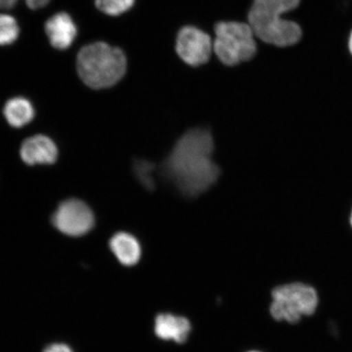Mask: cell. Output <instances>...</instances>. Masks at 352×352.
Segmentation results:
<instances>
[{
  "label": "cell",
  "instance_id": "1",
  "mask_svg": "<svg viewBox=\"0 0 352 352\" xmlns=\"http://www.w3.org/2000/svg\"><path fill=\"white\" fill-rule=\"evenodd\" d=\"M213 135L205 129L186 132L161 166L162 174L182 195L196 197L217 182L220 170L213 160Z\"/></svg>",
  "mask_w": 352,
  "mask_h": 352
},
{
  "label": "cell",
  "instance_id": "2",
  "mask_svg": "<svg viewBox=\"0 0 352 352\" xmlns=\"http://www.w3.org/2000/svg\"><path fill=\"white\" fill-rule=\"evenodd\" d=\"M300 0H254L249 22L254 35L263 42L278 47L297 43L302 30L296 22L281 16L298 6Z\"/></svg>",
  "mask_w": 352,
  "mask_h": 352
},
{
  "label": "cell",
  "instance_id": "3",
  "mask_svg": "<svg viewBox=\"0 0 352 352\" xmlns=\"http://www.w3.org/2000/svg\"><path fill=\"white\" fill-rule=\"evenodd\" d=\"M79 77L94 89L116 85L126 73V59L120 48L98 42L83 47L77 57Z\"/></svg>",
  "mask_w": 352,
  "mask_h": 352
},
{
  "label": "cell",
  "instance_id": "4",
  "mask_svg": "<svg viewBox=\"0 0 352 352\" xmlns=\"http://www.w3.org/2000/svg\"><path fill=\"white\" fill-rule=\"evenodd\" d=\"M271 296L270 315L279 322L298 323L302 316L314 314L319 303L316 290L300 283L276 286L272 289Z\"/></svg>",
  "mask_w": 352,
  "mask_h": 352
},
{
  "label": "cell",
  "instance_id": "5",
  "mask_svg": "<svg viewBox=\"0 0 352 352\" xmlns=\"http://www.w3.org/2000/svg\"><path fill=\"white\" fill-rule=\"evenodd\" d=\"M214 50L226 65H235L253 58L256 54L254 33L250 25L220 22L215 28Z\"/></svg>",
  "mask_w": 352,
  "mask_h": 352
},
{
  "label": "cell",
  "instance_id": "6",
  "mask_svg": "<svg viewBox=\"0 0 352 352\" xmlns=\"http://www.w3.org/2000/svg\"><path fill=\"white\" fill-rule=\"evenodd\" d=\"M52 222L64 234L80 236L91 230L95 219L94 213L85 202L69 199L58 206L52 215Z\"/></svg>",
  "mask_w": 352,
  "mask_h": 352
},
{
  "label": "cell",
  "instance_id": "7",
  "mask_svg": "<svg viewBox=\"0 0 352 352\" xmlns=\"http://www.w3.org/2000/svg\"><path fill=\"white\" fill-rule=\"evenodd\" d=\"M212 47L209 35L192 26L182 28L176 41V52L180 58L192 66L208 63Z\"/></svg>",
  "mask_w": 352,
  "mask_h": 352
},
{
  "label": "cell",
  "instance_id": "8",
  "mask_svg": "<svg viewBox=\"0 0 352 352\" xmlns=\"http://www.w3.org/2000/svg\"><path fill=\"white\" fill-rule=\"evenodd\" d=\"M153 331L157 338L164 341H173L183 344L188 340L192 324L186 316L173 314H160L154 319Z\"/></svg>",
  "mask_w": 352,
  "mask_h": 352
},
{
  "label": "cell",
  "instance_id": "9",
  "mask_svg": "<svg viewBox=\"0 0 352 352\" xmlns=\"http://www.w3.org/2000/svg\"><path fill=\"white\" fill-rule=\"evenodd\" d=\"M20 153L21 160L28 165L54 164L58 157V149L50 138L38 135L22 143Z\"/></svg>",
  "mask_w": 352,
  "mask_h": 352
},
{
  "label": "cell",
  "instance_id": "10",
  "mask_svg": "<svg viewBox=\"0 0 352 352\" xmlns=\"http://www.w3.org/2000/svg\"><path fill=\"white\" fill-rule=\"evenodd\" d=\"M45 32L52 47L65 50L72 46L76 39L77 28L68 13L58 12L47 21Z\"/></svg>",
  "mask_w": 352,
  "mask_h": 352
},
{
  "label": "cell",
  "instance_id": "11",
  "mask_svg": "<svg viewBox=\"0 0 352 352\" xmlns=\"http://www.w3.org/2000/svg\"><path fill=\"white\" fill-rule=\"evenodd\" d=\"M109 248L118 261L126 267L135 265L142 258V245L130 233H116L109 241Z\"/></svg>",
  "mask_w": 352,
  "mask_h": 352
},
{
  "label": "cell",
  "instance_id": "12",
  "mask_svg": "<svg viewBox=\"0 0 352 352\" xmlns=\"http://www.w3.org/2000/svg\"><path fill=\"white\" fill-rule=\"evenodd\" d=\"M3 114L12 126L19 129L33 120L34 109L28 99L15 98L8 101Z\"/></svg>",
  "mask_w": 352,
  "mask_h": 352
},
{
  "label": "cell",
  "instance_id": "13",
  "mask_svg": "<svg viewBox=\"0 0 352 352\" xmlns=\"http://www.w3.org/2000/svg\"><path fill=\"white\" fill-rule=\"evenodd\" d=\"M20 29L14 17L0 14V45H10L19 38Z\"/></svg>",
  "mask_w": 352,
  "mask_h": 352
},
{
  "label": "cell",
  "instance_id": "14",
  "mask_svg": "<svg viewBox=\"0 0 352 352\" xmlns=\"http://www.w3.org/2000/svg\"><path fill=\"white\" fill-rule=\"evenodd\" d=\"M135 0H95L96 7L109 16H120L133 6Z\"/></svg>",
  "mask_w": 352,
  "mask_h": 352
},
{
  "label": "cell",
  "instance_id": "15",
  "mask_svg": "<svg viewBox=\"0 0 352 352\" xmlns=\"http://www.w3.org/2000/svg\"><path fill=\"white\" fill-rule=\"evenodd\" d=\"M134 173L139 182L145 188L151 190L154 188L153 170L154 165L145 160H136L134 164Z\"/></svg>",
  "mask_w": 352,
  "mask_h": 352
},
{
  "label": "cell",
  "instance_id": "16",
  "mask_svg": "<svg viewBox=\"0 0 352 352\" xmlns=\"http://www.w3.org/2000/svg\"><path fill=\"white\" fill-rule=\"evenodd\" d=\"M19 0H0V10H11ZM30 10H38L45 7L50 0H25Z\"/></svg>",
  "mask_w": 352,
  "mask_h": 352
},
{
  "label": "cell",
  "instance_id": "17",
  "mask_svg": "<svg viewBox=\"0 0 352 352\" xmlns=\"http://www.w3.org/2000/svg\"><path fill=\"white\" fill-rule=\"evenodd\" d=\"M43 352H73V351L67 345L56 343L46 347Z\"/></svg>",
  "mask_w": 352,
  "mask_h": 352
},
{
  "label": "cell",
  "instance_id": "18",
  "mask_svg": "<svg viewBox=\"0 0 352 352\" xmlns=\"http://www.w3.org/2000/svg\"><path fill=\"white\" fill-rule=\"evenodd\" d=\"M349 50H350L351 54L352 55V32H351V33L350 34V37H349Z\"/></svg>",
  "mask_w": 352,
  "mask_h": 352
},
{
  "label": "cell",
  "instance_id": "19",
  "mask_svg": "<svg viewBox=\"0 0 352 352\" xmlns=\"http://www.w3.org/2000/svg\"><path fill=\"white\" fill-rule=\"evenodd\" d=\"M248 352H261V351H254H254H248Z\"/></svg>",
  "mask_w": 352,
  "mask_h": 352
},
{
  "label": "cell",
  "instance_id": "20",
  "mask_svg": "<svg viewBox=\"0 0 352 352\" xmlns=\"http://www.w3.org/2000/svg\"><path fill=\"white\" fill-rule=\"evenodd\" d=\"M351 227H352V212H351Z\"/></svg>",
  "mask_w": 352,
  "mask_h": 352
}]
</instances>
